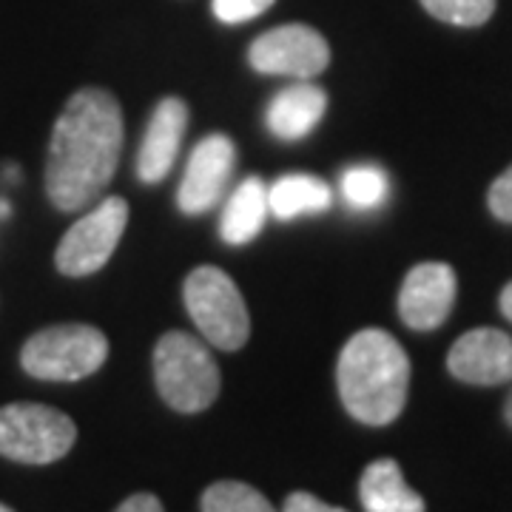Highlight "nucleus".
Returning <instances> with one entry per match:
<instances>
[{"label": "nucleus", "mask_w": 512, "mask_h": 512, "mask_svg": "<svg viewBox=\"0 0 512 512\" xmlns=\"http://www.w3.org/2000/svg\"><path fill=\"white\" fill-rule=\"evenodd\" d=\"M333 202V191L313 174H285L268 188V211L276 220H296L305 214H322Z\"/></svg>", "instance_id": "dca6fc26"}, {"label": "nucleus", "mask_w": 512, "mask_h": 512, "mask_svg": "<svg viewBox=\"0 0 512 512\" xmlns=\"http://www.w3.org/2000/svg\"><path fill=\"white\" fill-rule=\"evenodd\" d=\"M359 498L365 512H424V498H421L402 476L399 461L393 458H379L367 464L359 481Z\"/></svg>", "instance_id": "4468645a"}, {"label": "nucleus", "mask_w": 512, "mask_h": 512, "mask_svg": "<svg viewBox=\"0 0 512 512\" xmlns=\"http://www.w3.org/2000/svg\"><path fill=\"white\" fill-rule=\"evenodd\" d=\"M268 214V185L259 177H245L222 208L220 237L228 245H245L262 234Z\"/></svg>", "instance_id": "2eb2a0df"}, {"label": "nucleus", "mask_w": 512, "mask_h": 512, "mask_svg": "<svg viewBox=\"0 0 512 512\" xmlns=\"http://www.w3.org/2000/svg\"><path fill=\"white\" fill-rule=\"evenodd\" d=\"M183 296L185 308L208 345L220 350L245 348L251 336V316L231 276L214 265H202L188 274Z\"/></svg>", "instance_id": "39448f33"}, {"label": "nucleus", "mask_w": 512, "mask_h": 512, "mask_svg": "<svg viewBox=\"0 0 512 512\" xmlns=\"http://www.w3.org/2000/svg\"><path fill=\"white\" fill-rule=\"evenodd\" d=\"M109 359V339L92 325H52L37 330L20 350V365L43 382H80Z\"/></svg>", "instance_id": "20e7f679"}, {"label": "nucleus", "mask_w": 512, "mask_h": 512, "mask_svg": "<svg viewBox=\"0 0 512 512\" xmlns=\"http://www.w3.org/2000/svg\"><path fill=\"white\" fill-rule=\"evenodd\" d=\"M447 370L458 382L493 387L512 379V336L498 328H476L458 336L447 353Z\"/></svg>", "instance_id": "9b49d317"}, {"label": "nucleus", "mask_w": 512, "mask_h": 512, "mask_svg": "<svg viewBox=\"0 0 512 512\" xmlns=\"http://www.w3.org/2000/svg\"><path fill=\"white\" fill-rule=\"evenodd\" d=\"M421 6L450 26H481L495 12V0H421Z\"/></svg>", "instance_id": "6ab92c4d"}, {"label": "nucleus", "mask_w": 512, "mask_h": 512, "mask_svg": "<svg viewBox=\"0 0 512 512\" xmlns=\"http://www.w3.org/2000/svg\"><path fill=\"white\" fill-rule=\"evenodd\" d=\"M0 512H15L12 507H6V504H0Z\"/></svg>", "instance_id": "a878e982"}, {"label": "nucleus", "mask_w": 512, "mask_h": 512, "mask_svg": "<svg viewBox=\"0 0 512 512\" xmlns=\"http://www.w3.org/2000/svg\"><path fill=\"white\" fill-rule=\"evenodd\" d=\"M504 416H507V421H510L512 427V393L507 396V404H504Z\"/></svg>", "instance_id": "393cba45"}, {"label": "nucleus", "mask_w": 512, "mask_h": 512, "mask_svg": "<svg viewBox=\"0 0 512 512\" xmlns=\"http://www.w3.org/2000/svg\"><path fill=\"white\" fill-rule=\"evenodd\" d=\"M342 197L356 211H376L382 208L390 194V177L379 165H350L342 174Z\"/></svg>", "instance_id": "f3484780"}, {"label": "nucleus", "mask_w": 512, "mask_h": 512, "mask_svg": "<svg viewBox=\"0 0 512 512\" xmlns=\"http://www.w3.org/2000/svg\"><path fill=\"white\" fill-rule=\"evenodd\" d=\"M237 165V146L228 134H208L194 146L183 183L177 188V205L185 217H200L205 211L217 208L225 197Z\"/></svg>", "instance_id": "1a4fd4ad"}, {"label": "nucleus", "mask_w": 512, "mask_h": 512, "mask_svg": "<svg viewBox=\"0 0 512 512\" xmlns=\"http://www.w3.org/2000/svg\"><path fill=\"white\" fill-rule=\"evenodd\" d=\"M77 441L74 421L55 407L18 402L0 407V456L18 464L60 461Z\"/></svg>", "instance_id": "423d86ee"}, {"label": "nucleus", "mask_w": 512, "mask_h": 512, "mask_svg": "<svg viewBox=\"0 0 512 512\" xmlns=\"http://www.w3.org/2000/svg\"><path fill=\"white\" fill-rule=\"evenodd\" d=\"M248 63L259 74L313 80L328 69L330 46L313 26L285 23L256 37L248 49Z\"/></svg>", "instance_id": "6e6552de"}, {"label": "nucleus", "mask_w": 512, "mask_h": 512, "mask_svg": "<svg viewBox=\"0 0 512 512\" xmlns=\"http://www.w3.org/2000/svg\"><path fill=\"white\" fill-rule=\"evenodd\" d=\"M487 205L501 222H512V165L490 185Z\"/></svg>", "instance_id": "412c9836"}, {"label": "nucleus", "mask_w": 512, "mask_h": 512, "mask_svg": "<svg viewBox=\"0 0 512 512\" xmlns=\"http://www.w3.org/2000/svg\"><path fill=\"white\" fill-rule=\"evenodd\" d=\"M336 384L353 419L384 427L402 416L410 387V359L387 330H359L339 353Z\"/></svg>", "instance_id": "f03ea898"}, {"label": "nucleus", "mask_w": 512, "mask_h": 512, "mask_svg": "<svg viewBox=\"0 0 512 512\" xmlns=\"http://www.w3.org/2000/svg\"><path fill=\"white\" fill-rule=\"evenodd\" d=\"M328 111V94L311 80H299L288 89L274 94L265 109V126L282 143L305 140L322 123Z\"/></svg>", "instance_id": "ddd939ff"}, {"label": "nucleus", "mask_w": 512, "mask_h": 512, "mask_svg": "<svg viewBox=\"0 0 512 512\" xmlns=\"http://www.w3.org/2000/svg\"><path fill=\"white\" fill-rule=\"evenodd\" d=\"M276 0H214L211 9L220 23L225 26H237V23H248V20L265 15Z\"/></svg>", "instance_id": "aec40b11"}, {"label": "nucleus", "mask_w": 512, "mask_h": 512, "mask_svg": "<svg viewBox=\"0 0 512 512\" xmlns=\"http://www.w3.org/2000/svg\"><path fill=\"white\" fill-rule=\"evenodd\" d=\"M456 271L447 262H421L404 276L399 316L413 330H436L453 311Z\"/></svg>", "instance_id": "9d476101"}, {"label": "nucleus", "mask_w": 512, "mask_h": 512, "mask_svg": "<svg viewBox=\"0 0 512 512\" xmlns=\"http://www.w3.org/2000/svg\"><path fill=\"white\" fill-rule=\"evenodd\" d=\"M128 225V202L106 197L94 211L83 214L66 231L55 251V265L63 276H92L109 265Z\"/></svg>", "instance_id": "0eeeda50"}, {"label": "nucleus", "mask_w": 512, "mask_h": 512, "mask_svg": "<svg viewBox=\"0 0 512 512\" xmlns=\"http://www.w3.org/2000/svg\"><path fill=\"white\" fill-rule=\"evenodd\" d=\"M285 512H348L342 510V507H333V504H325V501H319L316 495L311 493H291L288 495V501H285Z\"/></svg>", "instance_id": "4be33fe9"}, {"label": "nucleus", "mask_w": 512, "mask_h": 512, "mask_svg": "<svg viewBox=\"0 0 512 512\" xmlns=\"http://www.w3.org/2000/svg\"><path fill=\"white\" fill-rule=\"evenodd\" d=\"M498 302H501V313H504V316L512 322V282L504 288V291H501V299H498Z\"/></svg>", "instance_id": "b1692460"}, {"label": "nucleus", "mask_w": 512, "mask_h": 512, "mask_svg": "<svg viewBox=\"0 0 512 512\" xmlns=\"http://www.w3.org/2000/svg\"><path fill=\"white\" fill-rule=\"evenodd\" d=\"M123 154V109L106 89L72 94L52 128L46 194L57 211H83L111 183Z\"/></svg>", "instance_id": "f257e3e1"}, {"label": "nucleus", "mask_w": 512, "mask_h": 512, "mask_svg": "<svg viewBox=\"0 0 512 512\" xmlns=\"http://www.w3.org/2000/svg\"><path fill=\"white\" fill-rule=\"evenodd\" d=\"M188 128V106L180 97H163L148 120L143 143L137 151V177L148 185L163 183L177 163Z\"/></svg>", "instance_id": "f8f14e48"}, {"label": "nucleus", "mask_w": 512, "mask_h": 512, "mask_svg": "<svg viewBox=\"0 0 512 512\" xmlns=\"http://www.w3.org/2000/svg\"><path fill=\"white\" fill-rule=\"evenodd\" d=\"M202 512H276L265 495L242 481H217L200 501Z\"/></svg>", "instance_id": "a211bd4d"}, {"label": "nucleus", "mask_w": 512, "mask_h": 512, "mask_svg": "<svg viewBox=\"0 0 512 512\" xmlns=\"http://www.w3.org/2000/svg\"><path fill=\"white\" fill-rule=\"evenodd\" d=\"M154 382L177 413H202L220 396V367L211 350L185 330H171L154 348Z\"/></svg>", "instance_id": "7ed1b4c3"}, {"label": "nucleus", "mask_w": 512, "mask_h": 512, "mask_svg": "<svg viewBox=\"0 0 512 512\" xmlns=\"http://www.w3.org/2000/svg\"><path fill=\"white\" fill-rule=\"evenodd\" d=\"M114 512H165V510L157 495L137 493V495H131V498H126V501H123V504H120Z\"/></svg>", "instance_id": "5701e85b"}]
</instances>
